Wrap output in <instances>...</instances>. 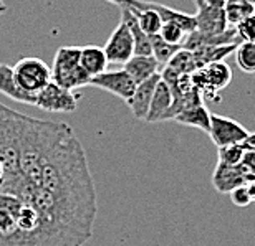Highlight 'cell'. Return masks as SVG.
Listing matches in <instances>:
<instances>
[{
    "instance_id": "6da1fadb",
    "label": "cell",
    "mask_w": 255,
    "mask_h": 246,
    "mask_svg": "<svg viewBox=\"0 0 255 246\" xmlns=\"http://www.w3.org/2000/svg\"><path fill=\"white\" fill-rule=\"evenodd\" d=\"M81 47H60L52 63V80L62 88L75 91L90 84V75L80 65Z\"/></svg>"
},
{
    "instance_id": "7a4b0ae2",
    "label": "cell",
    "mask_w": 255,
    "mask_h": 246,
    "mask_svg": "<svg viewBox=\"0 0 255 246\" xmlns=\"http://www.w3.org/2000/svg\"><path fill=\"white\" fill-rule=\"evenodd\" d=\"M191 80L194 88L201 93L204 101H209L212 98L219 101V93L232 81V70L226 61L209 63L194 71L191 75Z\"/></svg>"
},
{
    "instance_id": "3957f363",
    "label": "cell",
    "mask_w": 255,
    "mask_h": 246,
    "mask_svg": "<svg viewBox=\"0 0 255 246\" xmlns=\"http://www.w3.org/2000/svg\"><path fill=\"white\" fill-rule=\"evenodd\" d=\"M12 68L17 84L28 94L35 96L53 81L52 66H48L43 60L35 58V56L18 60Z\"/></svg>"
},
{
    "instance_id": "277c9868",
    "label": "cell",
    "mask_w": 255,
    "mask_h": 246,
    "mask_svg": "<svg viewBox=\"0 0 255 246\" xmlns=\"http://www.w3.org/2000/svg\"><path fill=\"white\" fill-rule=\"evenodd\" d=\"M196 25L197 32L204 37H216L229 28L226 18V0H204L197 7Z\"/></svg>"
},
{
    "instance_id": "5b68a950",
    "label": "cell",
    "mask_w": 255,
    "mask_h": 246,
    "mask_svg": "<svg viewBox=\"0 0 255 246\" xmlns=\"http://www.w3.org/2000/svg\"><path fill=\"white\" fill-rule=\"evenodd\" d=\"M249 132L241 122L236 119H231L227 116L221 114H211V131H209V137L219 149L242 144L249 137Z\"/></svg>"
},
{
    "instance_id": "8992f818",
    "label": "cell",
    "mask_w": 255,
    "mask_h": 246,
    "mask_svg": "<svg viewBox=\"0 0 255 246\" xmlns=\"http://www.w3.org/2000/svg\"><path fill=\"white\" fill-rule=\"evenodd\" d=\"M33 106L47 112H75L76 96L73 94V91L65 89L52 81L47 88L35 94Z\"/></svg>"
},
{
    "instance_id": "52a82bcc",
    "label": "cell",
    "mask_w": 255,
    "mask_h": 246,
    "mask_svg": "<svg viewBox=\"0 0 255 246\" xmlns=\"http://www.w3.org/2000/svg\"><path fill=\"white\" fill-rule=\"evenodd\" d=\"M103 50L106 58H108V63L115 65H125L134 55V40H132V35L125 20H120L118 27L110 35Z\"/></svg>"
},
{
    "instance_id": "ba28073f",
    "label": "cell",
    "mask_w": 255,
    "mask_h": 246,
    "mask_svg": "<svg viewBox=\"0 0 255 246\" xmlns=\"http://www.w3.org/2000/svg\"><path fill=\"white\" fill-rule=\"evenodd\" d=\"M90 86L108 91V93L118 96V98H121L123 101H129L137 84H136V81L121 68L115 71H105V73L95 76V78L90 80Z\"/></svg>"
},
{
    "instance_id": "9c48e42d",
    "label": "cell",
    "mask_w": 255,
    "mask_h": 246,
    "mask_svg": "<svg viewBox=\"0 0 255 246\" xmlns=\"http://www.w3.org/2000/svg\"><path fill=\"white\" fill-rule=\"evenodd\" d=\"M172 106H174V96H172L171 86L161 78L154 89L146 122H162L172 119Z\"/></svg>"
},
{
    "instance_id": "30bf717a",
    "label": "cell",
    "mask_w": 255,
    "mask_h": 246,
    "mask_svg": "<svg viewBox=\"0 0 255 246\" xmlns=\"http://www.w3.org/2000/svg\"><path fill=\"white\" fill-rule=\"evenodd\" d=\"M159 81H161V73H157L152 76V78L144 81V83H139L136 86L134 93H132L129 101H126L128 107L131 109L132 116H134L136 119L146 121L147 112H149V107H151L152 96H154V89Z\"/></svg>"
},
{
    "instance_id": "8fae6325",
    "label": "cell",
    "mask_w": 255,
    "mask_h": 246,
    "mask_svg": "<svg viewBox=\"0 0 255 246\" xmlns=\"http://www.w3.org/2000/svg\"><path fill=\"white\" fill-rule=\"evenodd\" d=\"M212 183L217 192L231 193L236 187L247 185V178L239 165H227V164L217 162L212 175Z\"/></svg>"
},
{
    "instance_id": "7c38bea8",
    "label": "cell",
    "mask_w": 255,
    "mask_h": 246,
    "mask_svg": "<svg viewBox=\"0 0 255 246\" xmlns=\"http://www.w3.org/2000/svg\"><path fill=\"white\" fill-rule=\"evenodd\" d=\"M123 70L136 81V84H139L159 73V63L152 55H132L123 65Z\"/></svg>"
},
{
    "instance_id": "4fadbf2b",
    "label": "cell",
    "mask_w": 255,
    "mask_h": 246,
    "mask_svg": "<svg viewBox=\"0 0 255 246\" xmlns=\"http://www.w3.org/2000/svg\"><path fill=\"white\" fill-rule=\"evenodd\" d=\"M0 94L7 96L15 102H22V104H35V96L28 94L20 88L15 81L13 76V68L8 65L0 63Z\"/></svg>"
},
{
    "instance_id": "5bb4252c",
    "label": "cell",
    "mask_w": 255,
    "mask_h": 246,
    "mask_svg": "<svg viewBox=\"0 0 255 246\" xmlns=\"http://www.w3.org/2000/svg\"><path fill=\"white\" fill-rule=\"evenodd\" d=\"M211 114L212 112L207 109V106L201 102V104L191 106L187 109L181 111L179 114H176L172 121L189 127H196V129L209 134V131H211Z\"/></svg>"
},
{
    "instance_id": "9a60e30c",
    "label": "cell",
    "mask_w": 255,
    "mask_h": 246,
    "mask_svg": "<svg viewBox=\"0 0 255 246\" xmlns=\"http://www.w3.org/2000/svg\"><path fill=\"white\" fill-rule=\"evenodd\" d=\"M80 65L90 75V78H95V76L105 73L110 63L103 48L96 47V45H88V47H81Z\"/></svg>"
},
{
    "instance_id": "2e32d148",
    "label": "cell",
    "mask_w": 255,
    "mask_h": 246,
    "mask_svg": "<svg viewBox=\"0 0 255 246\" xmlns=\"http://www.w3.org/2000/svg\"><path fill=\"white\" fill-rule=\"evenodd\" d=\"M146 3L149 5L151 8H154L156 12L161 15L162 23L179 25V27L184 30L187 35L197 30L196 17H194V15H189V13L181 12V10H176V8H171V7H166V5H162V3H156V2H146Z\"/></svg>"
},
{
    "instance_id": "e0dca14e",
    "label": "cell",
    "mask_w": 255,
    "mask_h": 246,
    "mask_svg": "<svg viewBox=\"0 0 255 246\" xmlns=\"http://www.w3.org/2000/svg\"><path fill=\"white\" fill-rule=\"evenodd\" d=\"M121 20L126 22L128 28H129V32L132 35V40H134V55H144V56L152 55L151 40L141 30L139 23H137V18L129 10V7H121Z\"/></svg>"
},
{
    "instance_id": "ac0fdd59",
    "label": "cell",
    "mask_w": 255,
    "mask_h": 246,
    "mask_svg": "<svg viewBox=\"0 0 255 246\" xmlns=\"http://www.w3.org/2000/svg\"><path fill=\"white\" fill-rule=\"evenodd\" d=\"M239 45H224V47H202L194 53V58H196L197 63V70L202 68L209 63H217V61H224L229 55H232L234 51L237 50Z\"/></svg>"
},
{
    "instance_id": "d6986e66",
    "label": "cell",
    "mask_w": 255,
    "mask_h": 246,
    "mask_svg": "<svg viewBox=\"0 0 255 246\" xmlns=\"http://www.w3.org/2000/svg\"><path fill=\"white\" fill-rule=\"evenodd\" d=\"M255 13V7L247 0H226V18L229 27H237L247 17Z\"/></svg>"
},
{
    "instance_id": "ffe728a7",
    "label": "cell",
    "mask_w": 255,
    "mask_h": 246,
    "mask_svg": "<svg viewBox=\"0 0 255 246\" xmlns=\"http://www.w3.org/2000/svg\"><path fill=\"white\" fill-rule=\"evenodd\" d=\"M166 70H169L171 73L174 75H192L194 71L197 70V63L196 58H194V53L189 50L181 48L177 53L172 56L171 61L164 66Z\"/></svg>"
},
{
    "instance_id": "44dd1931",
    "label": "cell",
    "mask_w": 255,
    "mask_h": 246,
    "mask_svg": "<svg viewBox=\"0 0 255 246\" xmlns=\"http://www.w3.org/2000/svg\"><path fill=\"white\" fill-rule=\"evenodd\" d=\"M149 40L152 47V56L157 60L159 65L166 66L171 61L172 56L181 50V47H177V45H169L167 42H164L159 35H152V37H149Z\"/></svg>"
},
{
    "instance_id": "7402d4cb",
    "label": "cell",
    "mask_w": 255,
    "mask_h": 246,
    "mask_svg": "<svg viewBox=\"0 0 255 246\" xmlns=\"http://www.w3.org/2000/svg\"><path fill=\"white\" fill-rule=\"evenodd\" d=\"M237 66L244 73H255V43L242 42L236 50Z\"/></svg>"
},
{
    "instance_id": "603a6c76",
    "label": "cell",
    "mask_w": 255,
    "mask_h": 246,
    "mask_svg": "<svg viewBox=\"0 0 255 246\" xmlns=\"http://www.w3.org/2000/svg\"><path fill=\"white\" fill-rule=\"evenodd\" d=\"M246 149L242 144H234L227 147L219 149V161L221 164H227V165H239L244 157H246Z\"/></svg>"
},
{
    "instance_id": "cb8c5ba5",
    "label": "cell",
    "mask_w": 255,
    "mask_h": 246,
    "mask_svg": "<svg viewBox=\"0 0 255 246\" xmlns=\"http://www.w3.org/2000/svg\"><path fill=\"white\" fill-rule=\"evenodd\" d=\"M159 37L169 45H177V47H182V43H184L187 33L176 23H162Z\"/></svg>"
},
{
    "instance_id": "d4e9b609",
    "label": "cell",
    "mask_w": 255,
    "mask_h": 246,
    "mask_svg": "<svg viewBox=\"0 0 255 246\" xmlns=\"http://www.w3.org/2000/svg\"><path fill=\"white\" fill-rule=\"evenodd\" d=\"M236 30H237V35H239V38H241V42L255 43V13L239 23Z\"/></svg>"
},
{
    "instance_id": "484cf974",
    "label": "cell",
    "mask_w": 255,
    "mask_h": 246,
    "mask_svg": "<svg viewBox=\"0 0 255 246\" xmlns=\"http://www.w3.org/2000/svg\"><path fill=\"white\" fill-rule=\"evenodd\" d=\"M229 197H231V202L236 205V207H241V208H246L251 203H254V200L251 197V192H249L247 185L236 187L231 193H229Z\"/></svg>"
},
{
    "instance_id": "4316f807",
    "label": "cell",
    "mask_w": 255,
    "mask_h": 246,
    "mask_svg": "<svg viewBox=\"0 0 255 246\" xmlns=\"http://www.w3.org/2000/svg\"><path fill=\"white\" fill-rule=\"evenodd\" d=\"M239 167L242 168L244 175L247 178V183L254 182L255 180V152H246V157L239 164Z\"/></svg>"
},
{
    "instance_id": "83f0119b",
    "label": "cell",
    "mask_w": 255,
    "mask_h": 246,
    "mask_svg": "<svg viewBox=\"0 0 255 246\" xmlns=\"http://www.w3.org/2000/svg\"><path fill=\"white\" fill-rule=\"evenodd\" d=\"M242 146L247 152H255V132H251V134H249L247 139L242 142Z\"/></svg>"
},
{
    "instance_id": "f1b7e54d",
    "label": "cell",
    "mask_w": 255,
    "mask_h": 246,
    "mask_svg": "<svg viewBox=\"0 0 255 246\" xmlns=\"http://www.w3.org/2000/svg\"><path fill=\"white\" fill-rule=\"evenodd\" d=\"M106 2L113 3V5H118V7H126L129 0H106Z\"/></svg>"
},
{
    "instance_id": "f546056e",
    "label": "cell",
    "mask_w": 255,
    "mask_h": 246,
    "mask_svg": "<svg viewBox=\"0 0 255 246\" xmlns=\"http://www.w3.org/2000/svg\"><path fill=\"white\" fill-rule=\"evenodd\" d=\"M247 187H249V192H251L252 200L255 202V180H254V182H249V183H247Z\"/></svg>"
},
{
    "instance_id": "4dcf8cb0",
    "label": "cell",
    "mask_w": 255,
    "mask_h": 246,
    "mask_svg": "<svg viewBox=\"0 0 255 246\" xmlns=\"http://www.w3.org/2000/svg\"><path fill=\"white\" fill-rule=\"evenodd\" d=\"M3 12H7V7H5V5H0V15H2Z\"/></svg>"
},
{
    "instance_id": "1f68e13d",
    "label": "cell",
    "mask_w": 255,
    "mask_h": 246,
    "mask_svg": "<svg viewBox=\"0 0 255 246\" xmlns=\"http://www.w3.org/2000/svg\"><path fill=\"white\" fill-rule=\"evenodd\" d=\"M194 3H196L197 7H199V5H202V3H204V0H194Z\"/></svg>"
},
{
    "instance_id": "d6a6232c",
    "label": "cell",
    "mask_w": 255,
    "mask_h": 246,
    "mask_svg": "<svg viewBox=\"0 0 255 246\" xmlns=\"http://www.w3.org/2000/svg\"><path fill=\"white\" fill-rule=\"evenodd\" d=\"M247 2H249V3H252L254 7H255V0H247Z\"/></svg>"
},
{
    "instance_id": "836d02e7",
    "label": "cell",
    "mask_w": 255,
    "mask_h": 246,
    "mask_svg": "<svg viewBox=\"0 0 255 246\" xmlns=\"http://www.w3.org/2000/svg\"><path fill=\"white\" fill-rule=\"evenodd\" d=\"M0 5H3V2H2V0H0Z\"/></svg>"
}]
</instances>
